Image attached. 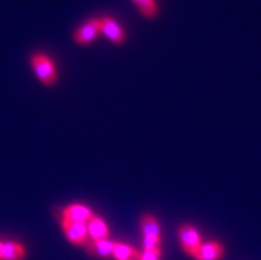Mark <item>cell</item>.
<instances>
[{"label": "cell", "instance_id": "1", "mask_svg": "<svg viewBox=\"0 0 261 260\" xmlns=\"http://www.w3.org/2000/svg\"><path fill=\"white\" fill-rule=\"evenodd\" d=\"M31 65L43 85L53 86L57 83V68L49 56L44 53H35L31 57Z\"/></svg>", "mask_w": 261, "mask_h": 260}, {"label": "cell", "instance_id": "12", "mask_svg": "<svg viewBox=\"0 0 261 260\" xmlns=\"http://www.w3.org/2000/svg\"><path fill=\"white\" fill-rule=\"evenodd\" d=\"M27 256L25 247L19 242H3L2 260H24Z\"/></svg>", "mask_w": 261, "mask_h": 260}, {"label": "cell", "instance_id": "7", "mask_svg": "<svg viewBox=\"0 0 261 260\" xmlns=\"http://www.w3.org/2000/svg\"><path fill=\"white\" fill-rule=\"evenodd\" d=\"M93 215H94V212L89 207L80 203H72L63 210V219L77 222V223L86 224L92 219Z\"/></svg>", "mask_w": 261, "mask_h": 260}, {"label": "cell", "instance_id": "3", "mask_svg": "<svg viewBox=\"0 0 261 260\" xmlns=\"http://www.w3.org/2000/svg\"><path fill=\"white\" fill-rule=\"evenodd\" d=\"M178 238L183 252L186 255H190V256H195V254L203 244L202 237L199 234V231L192 224L189 223L182 224L179 227Z\"/></svg>", "mask_w": 261, "mask_h": 260}, {"label": "cell", "instance_id": "14", "mask_svg": "<svg viewBox=\"0 0 261 260\" xmlns=\"http://www.w3.org/2000/svg\"><path fill=\"white\" fill-rule=\"evenodd\" d=\"M161 257H162V250L154 248V250L143 251L141 260H161Z\"/></svg>", "mask_w": 261, "mask_h": 260}, {"label": "cell", "instance_id": "2", "mask_svg": "<svg viewBox=\"0 0 261 260\" xmlns=\"http://www.w3.org/2000/svg\"><path fill=\"white\" fill-rule=\"evenodd\" d=\"M141 232H142L143 247L145 250H154L161 248L162 235H161V226L154 215L145 214L141 218Z\"/></svg>", "mask_w": 261, "mask_h": 260}, {"label": "cell", "instance_id": "10", "mask_svg": "<svg viewBox=\"0 0 261 260\" xmlns=\"http://www.w3.org/2000/svg\"><path fill=\"white\" fill-rule=\"evenodd\" d=\"M88 234L92 241H101V239H109V227L102 218L98 215H93V218L86 223Z\"/></svg>", "mask_w": 261, "mask_h": 260}, {"label": "cell", "instance_id": "6", "mask_svg": "<svg viewBox=\"0 0 261 260\" xmlns=\"http://www.w3.org/2000/svg\"><path fill=\"white\" fill-rule=\"evenodd\" d=\"M101 23V33H103L113 44H122L126 40V33L123 28L119 26L118 21L113 19V17L105 16L99 19Z\"/></svg>", "mask_w": 261, "mask_h": 260}, {"label": "cell", "instance_id": "5", "mask_svg": "<svg viewBox=\"0 0 261 260\" xmlns=\"http://www.w3.org/2000/svg\"><path fill=\"white\" fill-rule=\"evenodd\" d=\"M99 33H101V23L98 17H94L77 28L73 39L79 45H89L98 37Z\"/></svg>", "mask_w": 261, "mask_h": 260}, {"label": "cell", "instance_id": "15", "mask_svg": "<svg viewBox=\"0 0 261 260\" xmlns=\"http://www.w3.org/2000/svg\"><path fill=\"white\" fill-rule=\"evenodd\" d=\"M2 250H3V242L0 241V260H2Z\"/></svg>", "mask_w": 261, "mask_h": 260}, {"label": "cell", "instance_id": "13", "mask_svg": "<svg viewBox=\"0 0 261 260\" xmlns=\"http://www.w3.org/2000/svg\"><path fill=\"white\" fill-rule=\"evenodd\" d=\"M138 8L139 13L146 19H154L158 15V6L154 0H132Z\"/></svg>", "mask_w": 261, "mask_h": 260}, {"label": "cell", "instance_id": "4", "mask_svg": "<svg viewBox=\"0 0 261 260\" xmlns=\"http://www.w3.org/2000/svg\"><path fill=\"white\" fill-rule=\"evenodd\" d=\"M61 227H63L66 239L74 246H86L89 242V234H88L86 224L63 219Z\"/></svg>", "mask_w": 261, "mask_h": 260}, {"label": "cell", "instance_id": "11", "mask_svg": "<svg viewBox=\"0 0 261 260\" xmlns=\"http://www.w3.org/2000/svg\"><path fill=\"white\" fill-rule=\"evenodd\" d=\"M112 256L116 260H141L142 252L130 244L116 242Z\"/></svg>", "mask_w": 261, "mask_h": 260}, {"label": "cell", "instance_id": "9", "mask_svg": "<svg viewBox=\"0 0 261 260\" xmlns=\"http://www.w3.org/2000/svg\"><path fill=\"white\" fill-rule=\"evenodd\" d=\"M114 244H116V242L109 241V239H101V241L88 242L85 248L86 252H88L90 256L108 259V257H110L113 255Z\"/></svg>", "mask_w": 261, "mask_h": 260}, {"label": "cell", "instance_id": "8", "mask_svg": "<svg viewBox=\"0 0 261 260\" xmlns=\"http://www.w3.org/2000/svg\"><path fill=\"white\" fill-rule=\"evenodd\" d=\"M195 260H222L224 257V247L219 242H205L195 254Z\"/></svg>", "mask_w": 261, "mask_h": 260}]
</instances>
